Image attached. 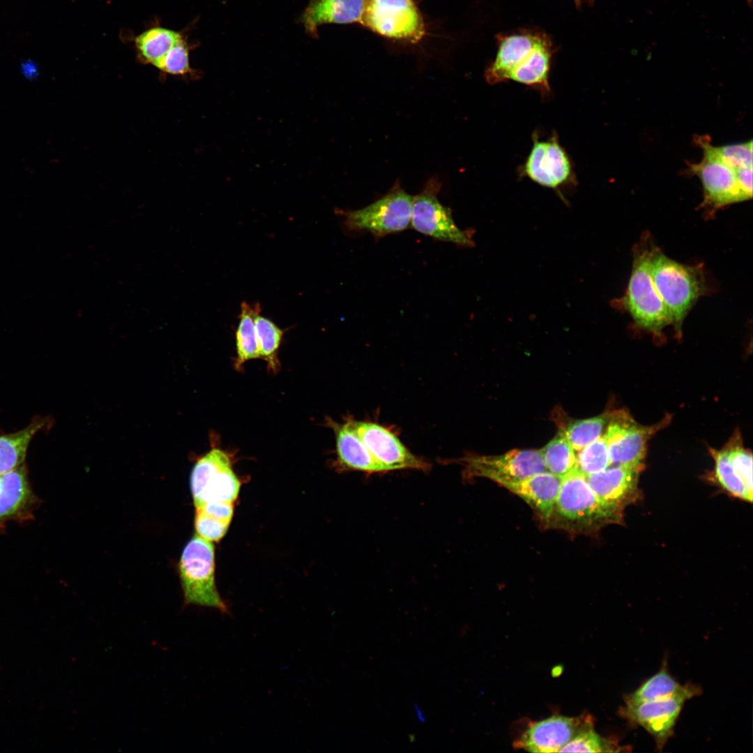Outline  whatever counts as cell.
<instances>
[{"instance_id":"28","label":"cell","mask_w":753,"mask_h":753,"mask_svg":"<svg viewBox=\"0 0 753 753\" xmlns=\"http://www.w3.org/2000/svg\"><path fill=\"white\" fill-rule=\"evenodd\" d=\"M190 45L184 33L174 46L155 65L159 71L165 75L196 79L199 72L190 64Z\"/></svg>"},{"instance_id":"26","label":"cell","mask_w":753,"mask_h":753,"mask_svg":"<svg viewBox=\"0 0 753 753\" xmlns=\"http://www.w3.org/2000/svg\"><path fill=\"white\" fill-rule=\"evenodd\" d=\"M260 312L254 316L259 358L266 363L268 372L277 374L280 369L278 351L285 331Z\"/></svg>"},{"instance_id":"6","label":"cell","mask_w":753,"mask_h":753,"mask_svg":"<svg viewBox=\"0 0 753 753\" xmlns=\"http://www.w3.org/2000/svg\"><path fill=\"white\" fill-rule=\"evenodd\" d=\"M178 570L185 604L229 614L215 586L214 547L211 541L195 535L182 552Z\"/></svg>"},{"instance_id":"17","label":"cell","mask_w":753,"mask_h":753,"mask_svg":"<svg viewBox=\"0 0 753 753\" xmlns=\"http://www.w3.org/2000/svg\"><path fill=\"white\" fill-rule=\"evenodd\" d=\"M643 466H609L599 473L586 476L595 495L605 503L622 509L639 496L638 481Z\"/></svg>"},{"instance_id":"14","label":"cell","mask_w":753,"mask_h":753,"mask_svg":"<svg viewBox=\"0 0 753 753\" xmlns=\"http://www.w3.org/2000/svg\"><path fill=\"white\" fill-rule=\"evenodd\" d=\"M591 714L577 717L554 715L531 723L514 742V747L531 752H560L583 729L593 726Z\"/></svg>"},{"instance_id":"39","label":"cell","mask_w":753,"mask_h":753,"mask_svg":"<svg viewBox=\"0 0 753 753\" xmlns=\"http://www.w3.org/2000/svg\"><path fill=\"white\" fill-rule=\"evenodd\" d=\"M23 70L24 75L29 79L34 78L36 76V70L32 65L26 64L24 66Z\"/></svg>"},{"instance_id":"21","label":"cell","mask_w":753,"mask_h":753,"mask_svg":"<svg viewBox=\"0 0 753 753\" xmlns=\"http://www.w3.org/2000/svg\"><path fill=\"white\" fill-rule=\"evenodd\" d=\"M183 34L158 25L145 29L134 39L138 60L155 67Z\"/></svg>"},{"instance_id":"8","label":"cell","mask_w":753,"mask_h":753,"mask_svg":"<svg viewBox=\"0 0 753 753\" xmlns=\"http://www.w3.org/2000/svg\"><path fill=\"white\" fill-rule=\"evenodd\" d=\"M231 453L213 446L195 463L190 476V488L195 508L208 502L233 503L241 483L232 468Z\"/></svg>"},{"instance_id":"37","label":"cell","mask_w":753,"mask_h":753,"mask_svg":"<svg viewBox=\"0 0 753 753\" xmlns=\"http://www.w3.org/2000/svg\"><path fill=\"white\" fill-rule=\"evenodd\" d=\"M738 185L747 199L752 197V167L736 169Z\"/></svg>"},{"instance_id":"23","label":"cell","mask_w":753,"mask_h":753,"mask_svg":"<svg viewBox=\"0 0 753 753\" xmlns=\"http://www.w3.org/2000/svg\"><path fill=\"white\" fill-rule=\"evenodd\" d=\"M260 310L259 303L250 305L247 302H242L241 305L239 322L235 335L236 356L234 360V367L238 372L243 370L246 362L259 358L254 316Z\"/></svg>"},{"instance_id":"15","label":"cell","mask_w":753,"mask_h":753,"mask_svg":"<svg viewBox=\"0 0 753 753\" xmlns=\"http://www.w3.org/2000/svg\"><path fill=\"white\" fill-rule=\"evenodd\" d=\"M348 419L353 429L386 472L401 469L427 471L429 469L428 462L412 454L385 427L374 423Z\"/></svg>"},{"instance_id":"31","label":"cell","mask_w":753,"mask_h":753,"mask_svg":"<svg viewBox=\"0 0 753 753\" xmlns=\"http://www.w3.org/2000/svg\"><path fill=\"white\" fill-rule=\"evenodd\" d=\"M626 748L614 740L599 735L593 725L580 731L560 752H618L625 751Z\"/></svg>"},{"instance_id":"32","label":"cell","mask_w":753,"mask_h":753,"mask_svg":"<svg viewBox=\"0 0 753 753\" xmlns=\"http://www.w3.org/2000/svg\"><path fill=\"white\" fill-rule=\"evenodd\" d=\"M699 145L735 170L752 167V140L743 143L713 146L708 140L702 139H699Z\"/></svg>"},{"instance_id":"9","label":"cell","mask_w":753,"mask_h":753,"mask_svg":"<svg viewBox=\"0 0 753 753\" xmlns=\"http://www.w3.org/2000/svg\"><path fill=\"white\" fill-rule=\"evenodd\" d=\"M359 23L381 36L413 43L425 33L424 20L413 0H365Z\"/></svg>"},{"instance_id":"4","label":"cell","mask_w":753,"mask_h":753,"mask_svg":"<svg viewBox=\"0 0 753 753\" xmlns=\"http://www.w3.org/2000/svg\"><path fill=\"white\" fill-rule=\"evenodd\" d=\"M653 251V247L647 245L637 248L627 291L620 303L637 326L657 335L672 324V318L651 275Z\"/></svg>"},{"instance_id":"35","label":"cell","mask_w":753,"mask_h":753,"mask_svg":"<svg viewBox=\"0 0 753 753\" xmlns=\"http://www.w3.org/2000/svg\"><path fill=\"white\" fill-rule=\"evenodd\" d=\"M230 522L196 509L195 527L197 535L208 541H218L227 533Z\"/></svg>"},{"instance_id":"5","label":"cell","mask_w":753,"mask_h":753,"mask_svg":"<svg viewBox=\"0 0 753 753\" xmlns=\"http://www.w3.org/2000/svg\"><path fill=\"white\" fill-rule=\"evenodd\" d=\"M413 197L399 183L383 197L358 210L335 209L343 218L344 230L350 234L369 232L375 238L401 232L411 225Z\"/></svg>"},{"instance_id":"40","label":"cell","mask_w":753,"mask_h":753,"mask_svg":"<svg viewBox=\"0 0 753 753\" xmlns=\"http://www.w3.org/2000/svg\"><path fill=\"white\" fill-rule=\"evenodd\" d=\"M574 1L577 8H581L584 3L591 4L594 0H574Z\"/></svg>"},{"instance_id":"34","label":"cell","mask_w":753,"mask_h":753,"mask_svg":"<svg viewBox=\"0 0 753 753\" xmlns=\"http://www.w3.org/2000/svg\"><path fill=\"white\" fill-rule=\"evenodd\" d=\"M732 466L747 490L752 494V455L743 448L740 437L734 434L724 447Z\"/></svg>"},{"instance_id":"30","label":"cell","mask_w":753,"mask_h":753,"mask_svg":"<svg viewBox=\"0 0 753 753\" xmlns=\"http://www.w3.org/2000/svg\"><path fill=\"white\" fill-rule=\"evenodd\" d=\"M610 413L571 422L563 431L573 449L579 451L600 438L608 424Z\"/></svg>"},{"instance_id":"18","label":"cell","mask_w":753,"mask_h":753,"mask_svg":"<svg viewBox=\"0 0 753 753\" xmlns=\"http://www.w3.org/2000/svg\"><path fill=\"white\" fill-rule=\"evenodd\" d=\"M334 432L337 459L340 470L362 471L368 474L386 473L351 427L349 420L340 423L330 418L325 423Z\"/></svg>"},{"instance_id":"2","label":"cell","mask_w":753,"mask_h":753,"mask_svg":"<svg viewBox=\"0 0 753 753\" xmlns=\"http://www.w3.org/2000/svg\"><path fill=\"white\" fill-rule=\"evenodd\" d=\"M623 510L602 501L577 468L561 478L546 526L570 534L590 535L609 524L623 522Z\"/></svg>"},{"instance_id":"19","label":"cell","mask_w":753,"mask_h":753,"mask_svg":"<svg viewBox=\"0 0 753 753\" xmlns=\"http://www.w3.org/2000/svg\"><path fill=\"white\" fill-rule=\"evenodd\" d=\"M561 479L548 471L499 484L527 503L546 525L558 496Z\"/></svg>"},{"instance_id":"25","label":"cell","mask_w":753,"mask_h":753,"mask_svg":"<svg viewBox=\"0 0 753 753\" xmlns=\"http://www.w3.org/2000/svg\"><path fill=\"white\" fill-rule=\"evenodd\" d=\"M680 685L669 672L664 661L657 673L644 681L632 692L625 694V705L637 704L664 699L683 690Z\"/></svg>"},{"instance_id":"7","label":"cell","mask_w":753,"mask_h":753,"mask_svg":"<svg viewBox=\"0 0 753 753\" xmlns=\"http://www.w3.org/2000/svg\"><path fill=\"white\" fill-rule=\"evenodd\" d=\"M441 183L436 177L428 179L423 190L413 197L411 225L418 232L436 240L464 248L475 246L473 229L459 228L450 208L438 199Z\"/></svg>"},{"instance_id":"29","label":"cell","mask_w":753,"mask_h":753,"mask_svg":"<svg viewBox=\"0 0 753 753\" xmlns=\"http://www.w3.org/2000/svg\"><path fill=\"white\" fill-rule=\"evenodd\" d=\"M710 452L714 459V477L718 484L731 496L752 502V494L737 476L726 449L710 448Z\"/></svg>"},{"instance_id":"33","label":"cell","mask_w":753,"mask_h":753,"mask_svg":"<svg viewBox=\"0 0 753 753\" xmlns=\"http://www.w3.org/2000/svg\"><path fill=\"white\" fill-rule=\"evenodd\" d=\"M578 452L577 468L586 476L602 471L610 466L608 446L604 436Z\"/></svg>"},{"instance_id":"13","label":"cell","mask_w":753,"mask_h":753,"mask_svg":"<svg viewBox=\"0 0 753 753\" xmlns=\"http://www.w3.org/2000/svg\"><path fill=\"white\" fill-rule=\"evenodd\" d=\"M522 170L523 175L533 182L555 190L575 181L571 160L556 135L539 139L534 135L532 148Z\"/></svg>"},{"instance_id":"1","label":"cell","mask_w":753,"mask_h":753,"mask_svg":"<svg viewBox=\"0 0 753 753\" xmlns=\"http://www.w3.org/2000/svg\"><path fill=\"white\" fill-rule=\"evenodd\" d=\"M496 45L495 58L485 73L489 84L512 80L542 93L550 91L549 78L554 46L547 33L535 29L499 33Z\"/></svg>"},{"instance_id":"20","label":"cell","mask_w":753,"mask_h":753,"mask_svg":"<svg viewBox=\"0 0 753 753\" xmlns=\"http://www.w3.org/2000/svg\"><path fill=\"white\" fill-rule=\"evenodd\" d=\"M365 0H310L299 17L305 33L318 38V28L325 24L360 22Z\"/></svg>"},{"instance_id":"11","label":"cell","mask_w":753,"mask_h":753,"mask_svg":"<svg viewBox=\"0 0 753 753\" xmlns=\"http://www.w3.org/2000/svg\"><path fill=\"white\" fill-rule=\"evenodd\" d=\"M461 461L467 478H485L499 485L547 471L540 450L515 449L499 455L468 456Z\"/></svg>"},{"instance_id":"38","label":"cell","mask_w":753,"mask_h":753,"mask_svg":"<svg viewBox=\"0 0 753 753\" xmlns=\"http://www.w3.org/2000/svg\"><path fill=\"white\" fill-rule=\"evenodd\" d=\"M414 712L416 719L420 722L424 723L426 721V715L424 713L423 709L418 703L413 704Z\"/></svg>"},{"instance_id":"16","label":"cell","mask_w":753,"mask_h":753,"mask_svg":"<svg viewBox=\"0 0 753 753\" xmlns=\"http://www.w3.org/2000/svg\"><path fill=\"white\" fill-rule=\"evenodd\" d=\"M702 160L690 166L691 172L701 181L703 190V205L720 208L747 200L740 190L736 170L713 155L706 149Z\"/></svg>"},{"instance_id":"36","label":"cell","mask_w":753,"mask_h":753,"mask_svg":"<svg viewBox=\"0 0 753 753\" xmlns=\"http://www.w3.org/2000/svg\"><path fill=\"white\" fill-rule=\"evenodd\" d=\"M196 509H201L206 513L229 522H231L234 513V505L231 502H208Z\"/></svg>"},{"instance_id":"12","label":"cell","mask_w":753,"mask_h":753,"mask_svg":"<svg viewBox=\"0 0 753 753\" xmlns=\"http://www.w3.org/2000/svg\"><path fill=\"white\" fill-rule=\"evenodd\" d=\"M664 424L662 422L653 426H644L625 411L611 413L603 434L608 446L610 466H643L647 442Z\"/></svg>"},{"instance_id":"10","label":"cell","mask_w":753,"mask_h":753,"mask_svg":"<svg viewBox=\"0 0 753 753\" xmlns=\"http://www.w3.org/2000/svg\"><path fill=\"white\" fill-rule=\"evenodd\" d=\"M701 692L699 687L687 684L680 692L664 699L625 704L619 709V713L630 724L645 729L653 738L657 748L661 750L674 733L685 702Z\"/></svg>"},{"instance_id":"27","label":"cell","mask_w":753,"mask_h":753,"mask_svg":"<svg viewBox=\"0 0 753 753\" xmlns=\"http://www.w3.org/2000/svg\"><path fill=\"white\" fill-rule=\"evenodd\" d=\"M540 450L546 470L561 479L577 468L575 450L563 431Z\"/></svg>"},{"instance_id":"3","label":"cell","mask_w":753,"mask_h":753,"mask_svg":"<svg viewBox=\"0 0 753 753\" xmlns=\"http://www.w3.org/2000/svg\"><path fill=\"white\" fill-rule=\"evenodd\" d=\"M651 272L672 324L680 334L685 316L706 291L701 268L679 264L653 249Z\"/></svg>"},{"instance_id":"24","label":"cell","mask_w":753,"mask_h":753,"mask_svg":"<svg viewBox=\"0 0 753 753\" xmlns=\"http://www.w3.org/2000/svg\"><path fill=\"white\" fill-rule=\"evenodd\" d=\"M45 423L36 420L18 432L0 436V475L22 465L29 445Z\"/></svg>"},{"instance_id":"22","label":"cell","mask_w":753,"mask_h":753,"mask_svg":"<svg viewBox=\"0 0 753 753\" xmlns=\"http://www.w3.org/2000/svg\"><path fill=\"white\" fill-rule=\"evenodd\" d=\"M30 494L24 464L0 475V520L22 509L28 502Z\"/></svg>"}]
</instances>
